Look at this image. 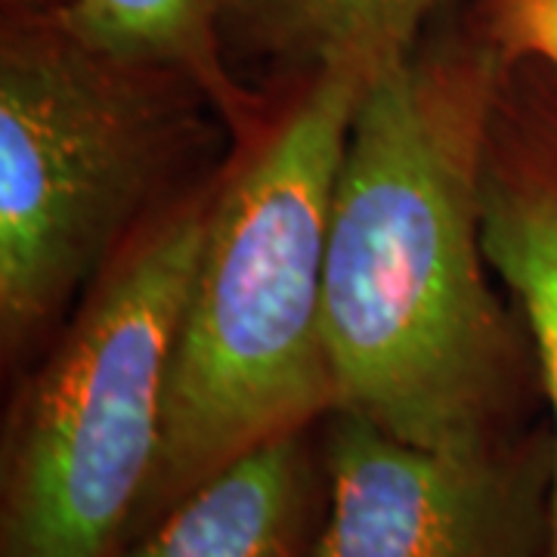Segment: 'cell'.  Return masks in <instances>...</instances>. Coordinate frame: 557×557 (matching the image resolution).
Masks as SVG:
<instances>
[{"mask_svg":"<svg viewBox=\"0 0 557 557\" xmlns=\"http://www.w3.org/2000/svg\"><path fill=\"white\" fill-rule=\"evenodd\" d=\"M226 0H69L57 25L78 47L131 72H174L196 81L230 119L248 106L218 47Z\"/></svg>","mask_w":557,"mask_h":557,"instance_id":"8","label":"cell"},{"mask_svg":"<svg viewBox=\"0 0 557 557\" xmlns=\"http://www.w3.org/2000/svg\"><path fill=\"white\" fill-rule=\"evenodd\" d=\"M486 44L502 62H539L557 78V0H486Z\"/></svg>","mask_w":557,"mask_h":557,"instance_id":"10","label":"cell"},{"mask_svg":"<svg viewBox=\"0 0 557 557\" xmlns=\"http://www.w3.org/2000/svg\"><path fill=\"white\" fill-rule=\"evenodd\" d=\"M483 251L515 295L552 409L555 490L548 555L557 557V78L505 62L480 174Z\"/></svg>","mask_w":557,"mask_h":557,"instance_id":"6","label":"cell"},{"mask_svg":"<svg viewBox=\"0 0 557 557\" xmlns=\"http://www.w3.org/2000/svg\"><path fill=\"white\" fill-rule=\"evenodd\" d=\"M137 72L60 25L13 32L0 57V338L40 335L134 220L161 161Z\"/></svg>","mask_w":557,"mask_h":557,"instance_id":"4","label":"cell"},{"mask_svg":"<svg viewBox=\"0 0 557 557\" xmlns=\"http://www.w3.org/2000/svg\"><path fill=\"white\" fill-rule=\"evenodd\" d=\"M502 72L490 44L375 65L332 196L322 313L335 409L428 449L518 437L523 359L480 211Z\"/></svg>","mask_w":557,"mask_h":557,"instance_id":"1","label":"cell"},{"mask_svg":"<svg viewBox=\"0 0 557 557\" xmlns=\"http://www.w3.org/2000/svg\"><path fill=\"white\" fill-rule=\"evenodd\" d=\"M325 498L322 443L282 434L199 483L115 557H313Z\"/></svg>","mask_w":557,"mask_h":557,"instance_id":"7","label":"cell"},{"mask_svg":"<svg viewBox=\"0 0 557 557\" xmlns=\"http://www.w3.org/2000/svg\"><path fill=\"white\" fill-rule=\"evenodd\" d=\"M440 0H267L278 38L322 65L372 72L412 50Z\"/></svg>","mask_w":557,"mask_h":557,"instance_id":"9","label":"cell"},{"mask_svg":"<svg viewBox=\"0 0 557 557\" xmlns=\"http://www.w3.org/2000/svg\"><path fill=\"white\" fill-rule=\"evenodd\" d=\"M329 478L313 557H545L555 437L518 434L483 449H428L332 409Z\"/></svg>","mask_w":557,"mask_h":557,"instance_id":"5","label":"cell"},{"mask_svg":"<svg viewBox=\"0 0 557 557\" xmlns=\"http://www.w3.org/2000/svg\"><path fill=\"white\" fill-rule=\"evenodd\" d=\"M211 205L199 193L131 242L10 406L0 557H115L131 536Z\"/></svg>","mask_w":557,"mask_h":557,"instance_id":"3","label":"cell"},{"mask_svg":"<svg viewBox=\"0 0 557 557\" xmlns=\"http://www.w3.org/2000/svg\"><path fill=\"white\" fill-rule=\"evenodd\" d=\"M366 75L317 69L214 193L168 366L159 458L127 542L230 461L338 406L322 313L325 239Z\"/></svg>","mask_w":557,"mask_h":557,"instance_id":"2","label":"cell"}]
</instances>
